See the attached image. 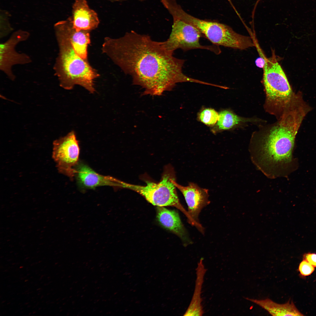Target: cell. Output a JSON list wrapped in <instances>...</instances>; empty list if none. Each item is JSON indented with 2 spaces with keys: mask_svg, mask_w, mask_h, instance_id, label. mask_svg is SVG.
<instances>
[{
  "mask_svg": "<svg viewBox=\"0 0 316 316\" xmlns=\"http://www.w3.org/2000/svg\"><path fill=\"white\" fill-rule=\"evenodd\" d=\"M101 49L131 76L133 85L144 89V95H160L178 83L200 82L184 74V60L174 57L163 42L154 41L147 35L131 31L117 38L105 37Z\"/></svg>",
  "mask_w": 316,
  "mask_h": 316,
  "instance_id": "1",
  "label": "cell"
},
{
  "mask_svg": "<svg viewBox=\"0 0 316 316\" xmlns=\"http://www.w3.org/2000/svg\"><path fill=\"white\" fill-rule=\"evenodd\" d=\"M306 115L300 107L291 108L277 122L253 134L249 148L251 160L268 177L284 176L292 161L295 138Z\"/></svg>",
  "mask_w": 316,
  "mask_h": 316,
  "instance_id": "2",
  "label": "cell"
},
{
  "mask_svg": "<svg viewBox=\"0 0 316 316\" xmlns=\"http://www.w3.org/2000/svg\"><path fill=\"white\" fill-rule=\"evenodd\" d=\"M54 28L59 52L53 68L60 86L70 90L78 85L93 93L95 91L94 81L99 75L88 61L76 53L63 28L56 25Z\"/></svg>",
  "mask_w": 316,
  "mask_h": 316,
  "instance_id": "3",
  "label": "cell"
},
{
  "mask_svg": "<svg viewBox=\"0 0 316 316\" xmlns=\"http://www.w3.org/2000/svg\"><path fill=\"white\" fill-rule=\"evenodd\" d=\"M263 69L262 82L266 95L265 109L278 120L292 104L297 95L292 90L274 51L271 57L265 58Z\"/></svg>",
  "mask_w": 316,
  "mask_h": 316,
  "instance_id": "4",
  "label": "cell"
},
{
  "mask_svg": "<svg viewBox=\"0 0 316 316\" xmlns=\"http://www.w3.org/2000/svg\"><path fill=\"white\" fill-rule=\"evenodd\" d=\"M175 172L170 165L166 166L159 182L147 181L145 186L128 183L122 181L121 188L128 189L140 194L150 203L157 206H172L180 210L186 216L189 223L197 226L198 223L194 220L182 205L178 199L174 181Z\"/></svg>",
  "mask_w": 316,
  "mask_h": 316,
  "instance_id": "5",
  "label": "cell"
},
{
  "mask_svg": "<svg viewBox=\"0 0 316 316\" xmlns=\"http://www.w3.org/2000/svg\"><path fill=\"white\" fill-rule=\"evenodd\" d=\"M183 19L200 32L213 45L240 50L255 46L251 37L240 35L229 26L217 22L201 19L185 13Z\"/></svg>",
  "mask_w": 316,
  "mask_h": 316,
  "instance_id": "6",
  "label": "cell"
},
{
  "mask_svg": "<svg viewBox=\"0 0 316 316\" xmlns=\"http://www.w3.org/2000/svg\"><path fill=\"white\" fill-rule=\"evenodd\" d=\"M172 16L173 24L171 31L168 38L163 42L167 50L174 53L179 49L185 51L201 49L209 50L217 54L221 53L219 46L201 45L199 41L202 35L197 29L178 17Z\"/></svg>",
  "mask_w": 316,
  "mask_h": 316,
  "instance_id": "7",
  "label": "cell"
},
{
  "mask_svg": "<svg viewBox=\"0 0 316 316\" xmlns=\"http://www.w3.org/2000/svg\"><path fill=\"white\" fill-rule=\"evenodd\" d=\"M80 149L74 131L56 140L53 144L52 157L59 171L71 179L75 176Z\"/></svg>",
  "mask_w": 316,
  "mask_h": 316,
  "instance_id": "8",
  "label": "cell"
},
{
  "mask_svg": "<svg viewBox=\"0 0 316 316\" xmlns=\"http://www.w3.org/2000/svg\"><path fill=\"white\" fill-rule=\"evenodd\" d=\"M29 35L28 32L19 30L14 32L7 41L0 44V69L11 80L15 78L12 70L13 66L28 64L32 61L28 55L18 53L15 49L18 43L27 40Z\"/></svg>",
  "mask_w": 316,
  "mask_h": 316,
  "instance_id": "9",
  "label": "cell"
},
{
  "mask_svg": "<svg viewBox=\"0 0 316 316\" xmlns=\"http://www.w3.org/2000/svg\"><path fill=\"white\" fill-rule=\"evenodd\" d=\"M75 176L78 187L82 190L100 186L121 187V181L100 174L82 162H79L75 167Z\"/></svg>",
  "mask_w": 316,
  "mask_h": 316,
  "instance_id": "10",
  "label": "cell"
},
{
  "mask_svg": "<svg viewBox=\"0 0 316 316\" xmlns=\"http://www.w3.org/2000/svg\"><path fill=\"white\" fill-rule=\"evenodd\" d=\"M174 183L184 196L188 206L189 214L194 220L199 222L198 217L200 212L210 203L208 190L201 188L193 183H190L185 186L177 183L176 181Z\"/></svg>",
  "mask_w": 316,
  "mask_h": 316,
  "instance_id": "11",
  "label": "cell"
},
{
  "mask_svg": "<svg viewBox=\"0 0 316 316\" xmlns=\"http://www.w3.org/2000/svg\"><path fill=\"white\" fill-rule=\"evenodd\" d=\"M72 17L73 27L78 31H90L97 28L99 23L97 14L90 8L87 0H75Z\"/></svg>",
  "mask_w": 316,
  "mask_h": 316,
  "instance_id": "12",
  "label": "cell"
},
{
  "mask_svg": "<svg viewBox=\"0 0 316 316\" xmlns=\"http://www.w3.org/2000/svg\"><path fill=\"white\" fill-rule=\"evenodd\" d=\"M157 216L158 221L163 227L177 235L185 244L190 243L186 230L177 212L164 207L157 206Z\"/></svg>",
  "mask_w": 316,
  "mask_h": 316,
  "instance_id": "13",
  "label": "cell"
},
{
  "mask_svg": "<svg viewBox=\"0 0 316 316\" xmlns=\"http://www.w3.org/2000/svg\"><path fill=\"white\" fill-rule=\"evenodd\" d=\"M67 33L74 50L82 59L87 60V48L90 43V31H77L74 28L72 17L59 21Z\"/></svg>",
  "mask_w": 316,
  "mask_h": 316,
  "instance_id": "14",
  "label": "cell"
},
{
  "mask_svg": "<svg viewBox=\"0 0 316 316\" xmlns=\"http://www.w3.org/2000/svg\"><path fill=\"white\" fill-rule=\"evenodd\" d=\"M202 258L197 264L196 269V278L194 293L189 305L183 315L202 316L204 311L202 305L201 297L202 285L207 269L205 268Z\"/></svg>",
  "mask_w": 316,
  "mask_h": 316,
  "instance_id": "15",
  "label": "cell"
},
{
  "mask_svg": "<svg viewBox=\"0 0 316 316\" xmlns=\"http://www.w3.org/2000/svg\"><path fill=\"white\" fill-rule=\"evenodd\" d=\"M245 299L260 306L272 316H303L297 308L293 303L288 301L284 304L276 303L269 298L257 300Z\"/></svg>",
  "mask_w": 316,
  "mask_h": 316,
  "instance_id": "16",
  "label": "cell"
},
{
  "mask_svg": "<svg viewBox=\"0 0 316 316\" xmlns=\"http://www.w3.org/2000/svg\"><path fill=\"white\" fill-rule=\"evenodd\" d=\"M256 119L240 116L232 111L226 109L219 113L218 120L214 129L216 131L229 130L249 122H255Z\"/></svg>",
  "mask_w": 316,
  "mask_h": 316,
  "instance_id": "17",
  "label": "cell"
},
{
  "mask_svg": "<svg viewBox=\"0 0 316 316\" xmlns=\"http://www.w3.org/2000/svg\"><path fill=\"white\" fill-rule=\"evenodd\" d=\"M218 117L219 113L214 109L210 108L203 109L198 115L199 120L209 126H214L216 123Z\"/></svg>",
  "mask_w": 316,
  "mask_h": 316,
  "instance_id": "18",
  "label": "cell"
},
{
  "mask_svg": "<svg viewBox=\"0 0 316 316\" xmlns=\"http://www.w3.org/2000/svg\"><path fill=\"white\" fill-rule=\"evenodd\" d=\"M314 267L306 260H303L300 264L298 269L302 276H305L312 273L315 270Z\"/></svg>",
  "mask_w": 316,
  "mask_h": 316,
  "instance_id": "19",
  "label": "cell"
},
{
  "mask_svg": "<svg viewBox=\"0 0 316 316\" xmlns=\"http://www.w3.org/2000/svg\"><path fill=\"white\" fill-rule=\"evenodd\" d=\"M303 259L308 261L314 267H316V254L308 253L304 254Z\"/></svg>",
  "mask_w": 316,
  "mask_h": 316,
  "instance_id": "20",
  "label": "cell"
},
{
  "mask_svg": "<svg viewBox=\"0 0 316 316\" xmlns=\"http://www.w3.org/2000/svg\"><path fill=\"white\" fill-rule=\"evenodd\" d=\"M265 62V58H258L255 61L256 65L261 68H263Z\"/></svg>",
  "mask_w": 316,
  "mask_h": 316,
  "instance_id": "21",
  "label": "cell"
},
{
  "mask_svg": "<svg viewBox=\"0 0 316 316\" xmlns=\"http://www.w3.org/2000/svg\"><path fill=\"white\" fill-rule=\"evenodd\" d=\"M261 0H257L254 6V8H253V11L252 12V13L253 14H255V13L256 9V8L257 7V5L259 3V2Z\"/></svg>",
  "mask_w": 316,
  "mask_h": 316,
  "instance_id": "22",
  "label": "cell"
},
{
  "mask_svg": "<svg viewBox=\"0 0 316 316\" xmlns=\"http://www.w3.org/2000/svg\"><path fill=\"white\" fill-rule=\"evenodd\" d=\"M110 0V1H122V0ZM139 0L142 1L143 0Z\"/></svg>",
  "mask_w": 316,
  "mask_h": 316,
  "instance_id": "23",
  "label": "cell"
}]
</instances>
